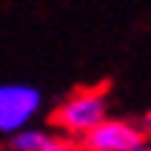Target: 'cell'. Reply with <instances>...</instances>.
Listing matches in <instances>:
<instances>
[{
  "mask_svg": "<svg viewBox=\"0 0 151 151\" xmlns=\"http://www.w3.org/2000/svg\"><path fill=\"white\" fill-rule=\"evenodd\" d=\"M108 118V95L105 87H85L74 90L69 97H64L51 113V126L80 141L85 133H90L95 126H100Z\"/></svg>",
  "mask_w": 151,
  "mask_h": 151,
  "instance_id": "6da1fadb",
  "label": "cell"
},
{
  "mask_svg": "<svg viewBox=\"0 0 151 151\" xmlns=\"http://www.w3.org/2000/svg\"><path fill=\"white\" fill-rule=\"evenodd\" d=\"M41 90L23 82H5L0 85V133L16 136L28 123L33 115L41 110Z\"/></svg>",
  "mask_w": 151,
  "mask_h": 151,
  "instance_id": "7a4b0ae2",
  "label": "cell"
},
{
  "mask_svg": "<svg viewBox=\"0 0 151 151\" xmlns=\"http://www.w3.org/2000/svg\"><path fill=\"white\" fill-rule=\"evenodd\" d=\"M146 143V131L141 123L126 118H105L90 133L80 138L82 151H133Z\"/></svg>",
  "mask_w": 151,
  "mask_h": 151,
  "instance_id": "3957f363",
  "label": "cell"
},
{
  "mask_svg": "<svg viewBox=\"0 0 151 151\" xmlns=\"http://www.w3.org/2000/svg\"><path fill=\"white\" fill-rule=\"evenodd\" d=\"M10 151H82L80 141H74L64 133L41 131V128H23L21 133L10 136Z\"/></svg>",
  "mask_w": 151,
  "mask_h": 151,
  "instance_id": "277c9868",
  "label": "cell"
},
{
  "mask_svg": "<svg viewBox=\"0 0 151 151\" xmlns=\"http://www.w3.org/2000/svg\"><path fill=\"white\" fill-rule=\"evenodd\" d=\"M141 126H143V131H146V141L151 143V113L146 115V118H143V123H141Z\"/></svg>",
  "mask_w": 151,
  "mask_h": 151,
  "instance_id": "5b68a950",
  "label": "cell"
}]
</instances>
